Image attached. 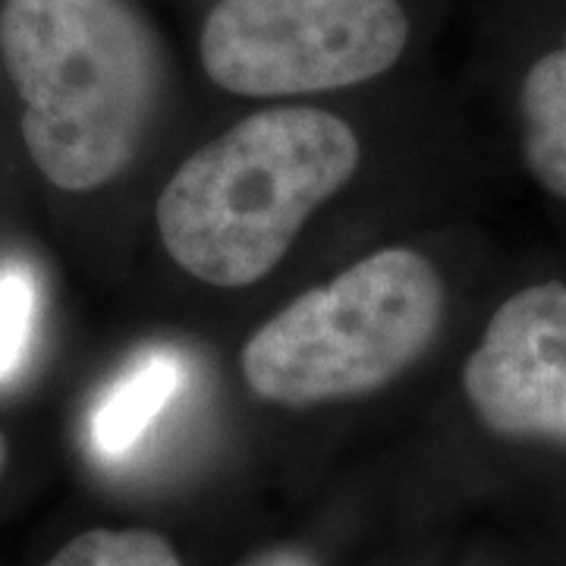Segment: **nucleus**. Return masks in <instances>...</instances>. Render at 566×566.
Returning <instances> with one entry per match:
<instances>
[{
	"label": "nucleus",
	"instance_id": "0eeeda50",
	"mask_svg": "<svg viewBox=\"0 0 566 566\" xmlns=\"http://www.w3.org/2000/svg\"><path fill=\"white\" fill-rule=\"evenodd\" d=\"M182 385L180 356L167 346L145 349L107 385L88 416V438L107 460L126 457Z\"/></svg>",
	"mask_w": 566,
	"mask_h": 566
},
{
	"label": "nucleus",
	"instance_id": "7ed1b4c3",
	"mask_svg": "<svg viewBox=\"0 0 566 566\" xmlns=\"http://www.w3.org/2000/svg\"><path fill=\"white\" fill-rule=\"evenodd\" d=\"M444 308V281L422 252H371L283 305L245 340L243 381L259 400L286 409L375 394L431 349Z\"/></svg>",
	"mask_w": 566,
	"mask_h": 566
},
{
	"label": "nucleus",
	"instance_id": "1a4fd4ad",
	"mask_svg": "<svg viewBox=\"0 0 566 566\" xmlns=\"http://www.w3.org/2000/svg\"><path fill=\"white\" fill-rule=\"evenodd\" d=\"M39 277L20 259L0 262V385L25 363L39 322Z\"/></svg>",
	"mask_w": 566,
	"mask_h": 566
},
{
	"label": "nucleus",
	"instance_id": "39448f33",
	"mask_svg": "<svg viewBox=\"0 0 566 566\" xmlns=\"http://www.w3.org/2000/svg\"><path fill=\"white\" fill-rule=\"evenodd\" d=\"M463 390L491 434L566 447V283H535L494 308Z\"/></svg>",
	"mask_w": 566,
	"mask_h": 566
},
{
	"label": "nucleus",
	"instance_id": "f257e3e1",
	"mask_svg": "<svg viewBox=\"0 0 566 566\" xmlns=\"http://www.w3.org/2000/svg\"><path fill=\"white\" fill-rule=\"evenodd\" d=\"M0 57L22 102L32 164L95 192L136 161L161 102L164 54L133 0H7Z\"/></svg>",
	"mask_w": 566,
	"mask_h": 566
},
{
	"label": "nucleus",
	"instance_id": "9b49d317",
	"mask_svg": "<svg viewBox=\"0 0 566 566\" xmlns=\"http://www.w3.org/2000/svg\"><path fill=\"white\" fill-rule=\"evenodd\" d=\"M7 463H10V444H7V438H3V431H0V479H3V472H7Z\"/></svg>",
	"mask_w": 566,
	"mask_h": 566
},
{
	"label": "nucleus",
	"instance_id": "6e6552de",
	"mask_svg": "<svg viewBox=\"0 0 566 566\" xmlns=\"http://www.w3.org/2000/svg\"><path fill=\"white\" fill-rule=\"evenodd\" d=\"M41 566H182L174 545L148 528H88Z\"/></svg>",
	"mask_w": 566,
	"mask_h": 566
},
{
	"label": "nucleus",
	"instance_id": "423d86ee",
	"mask_svg": "<svg viewBox=\"0 0 566 566\" xmlns=\"http://www.w3.org/2000/svg\"><path fill=\"white\" fill-rule=\"evenodd\" d=\"M516 120L532 180L566 202V25L526 63L516 85Z\"/></svg>",
	"mask_w": 566,
	"mask_h": 566
},
{
	"label": "nucleus",
	"instance_id": "20e7f679",
	"mask_svg": "<svg viewBox=\"0 0 566 566\" xmlns=\"http://www.w3.org/2000/svg\"><path fill=\"white\" fill-rule=\"evenodd\" d=\"M409 44L400 0H218L199 57L240 98H303L385 76Z\"/></svg>",
	"mask_w": 566,
	"mask_h": 566
},
{
	"label": "nucleus",
	"instance_id": "9d476101",
	"mask_svg": "<svg viewBox=\"0 0 566 566\" xmlns=\"http://www.w3.org/2000/svg\"><path fill=\"white\" fill-rule=\"evenodd\" d=\"M243 566H318V560L308 551H303V547L281 545L252 554Z\"/></svg>",
	"mask_w": 566,
	"mask_h": 566
},
{
	"label": "nucleus",
	"instance_id": "f03ea898",
	"mask_svg": "<svg viewBox=\"0 0 566 566\" xmlns=\"http://www.w3.org/2000/svg\"><path fill=\"white\" fill-rule=\"evenodd\" d=\"M359 161L363 145L344 117L308 104L264 107L167 180L155 208L164 249L208 286L259 283Z\"/></svg>",
	"mask_w": 566,
	"mask_h": 566
}]
</instances>
